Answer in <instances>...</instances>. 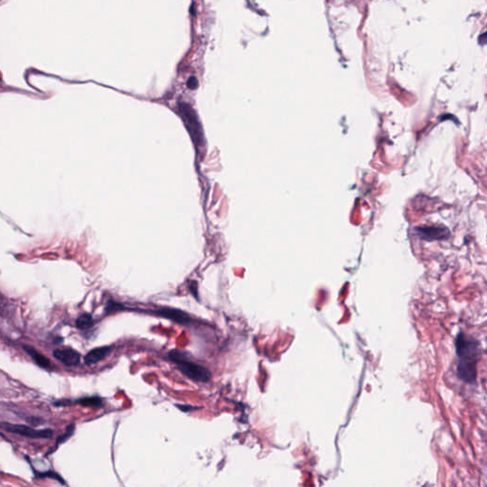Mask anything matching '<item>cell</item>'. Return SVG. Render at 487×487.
Listing matches in <instances>:
<instances>
[{
	"mask_svg": "<svg viewBox=\"0 0 487 487\" xmlns=\"http://www.w3.org/2000/svg\"><path fill=\"white\" fill-rule=\"evenodd\" d=\"M188 353L177 350H172L168 354L169 359L174 363L180 371L188 379L196 383L208 382L212 378L211 371L205 367L188 359Z\"/></svg>",
	"mask_w": 487,
	"mask_h": 487,
	"instance_id": "obj_1",
	"label": "cell"
},
{
	"mask_svg": "<svg viewBox=\"0 0 487 487\" xmlns=\"http://www.w3.org/2000/svg\"><path fill=\"white\" fill-rule=\"evenodd\" d=\"M456 353L462 360L479 361L480 356L479 342L466 334L460 332L456 338Z\"/></svg>",
	"mask_w": 487,
	"mask_h": 487,
	"instance_id": "obj_2",
	"label": "cell"
},
{
	"mask_svg": "<svg viewBox=\"0 0 487 487\" xmlns=\"http://www.w3.org/2000/svg\"><path fill=\"white\" fill-rule=\"evenodd\" d=\"M3 428L10 433L17 434L29 439H50L53 433L50 428L35 429L24 425H15L9 423H3Z\"/></svg>",
	"mask_w": 487,
	"mask_h": 487,
	"instance_id": "obj_3",
	"label": "cell"
},
{
	"mask_svg": "<svg viewBox=\"0 0 487 487\" xmlns=\"http://www.w3.org/2000/svg\"><path fill=\"white\" fill-rule=\"evenodd\" d=\"M144 313L171 320V321L178 324V325H187L191 323L190 316L188 315L187 312H185L184 310H181L179 308H156V309L144 310Z\"/></svg>",
	"mask_w": 487,
	"mask_h": 487,
	"instance_id": "obj_4",
	"label": "cell"
},
{
	"mask_svg": "<svg viewBox=\"0 0 487 487\" xmlns=\"http://www.w3.org/2000/svg\"><path fill=\"white\" fill-rule=\"evenodd\" d=\"M477 361L461 360L457 367V375L467 384H475L477 380Z\"/></svg>",
	"mask_w": 487,
	"mask_h": 487,
	"instance_id": "obj_5",
	"label": "cell"
},
{
	"mask_svg": "<svg viewBox=\"0 0 487 487\" xmlns=\"http://www.w3.org/2000/svg\"><path fill=\"white\" fill-rule=\"evenodd\" d=\"M52 356L67 367H77L81 361L80 353L71 347L54 350Z\"/></svg>",
	"mask_w": 487,
	"mask_h": 487,
	"instance_id": "obj_6",
	"label": "cell"
},
{
	"mask_svg": "<svg viewBox=\"0 0 487 487\" xmlns=\"http://www.w3.org/2000/svg\"><path fill=\"white\" fill-rule=\"evenodd\" d=\"M421 238L432 241V240L445 239L449 235V231L443 226H432V227H421L416 229Z\"/></svg>",
	"mask_w": 487,
	"mask_h": 487,
	"instance_id": "obj_7",
	"label": "cell"
},
{
	"mask_svg": "<svg viewBox=\"0 0 487 487\" xmlns=\"http://www.w3.org/2000/svg\"><path fill=\"white\" fill-rule=\"evenodd\" d=\"M112 351L111 345H104L93 349L89 351L84 357V362L87 366H94L99 363L100 361L105 359Z\"/></svg>",
	"mask_w": 487,
	"mask_h": 487,
	"instance_id": "obj_8",
	"label": "cell"
},
{
	"mask_svg": "<svg viewBox=\"0 0 487 487\" xmlns=\"http://www.w3.org/2000/svg\"><path fill=\"white\" fill-rule=\"evenodd\" d=\"M22 349L39 368H44V369H49L51 368L50 360L45 357L41 353H39L38 351H35L34 347L27 344H23Z\"/></svg>",
	"mask_w": 487,
	"mask_h": 487,
	"instance_id": "obj_9",
	"label": "cell"
},
{
	"mask_svg": "<svg viewBox=\"0 0 487 487\" xmlns=\"http://www.w3.org/2000/svg\"><path fill=\"white\" fill-rule=\"evenodd\" d=\"M73 404H80L85 407L100 408L104 405V402L102 398H100L99 396H87L73 401Z\"/></svg>",
	"mask_w": 487,
	"mask_h": 487,
	"instance_id": "obj_10",
	"label": "cell"
},
{
	"mask_svg": "<svg viewBox=\"0 0 487 487\" xmlns=\"http://www.w3.org/2000/svg\"><path fill=\"white\" fill-rule=\"evenodd\" d=\"M94 318L92 316V314H90V313H83V314H81L80 316L77 318V322H76V325H77V328L78 329H81V330L90 329V328H92L94 326Z\"/></svg>",
	"mask_w": 487,
	"mask_h": 487,
	"instance_id": "obj_11",
	"label": "cell"
},
{
	"mask_svg": "<svg viewBox=\"0 0 487 487\" xmlns=\"http://www.w3.org/2000/svg\"><path fill=\"white\" fill-rule=\"evenodd\" d=\"M33 471H34V474L35 475L36 478H39V479H54L56 481H58L59 483H62V484H66V481L64 480V479L60 476L59 474H57L55 471L48 470L44 471V472H41V471L36 470L34 469L33 467Z\"/></svg>",
	"mask_w": 487,
	"mask_h": 487,
	"instance_id": "obj_12",
	"label": "cell"
},
{
	"mask_svg": "<svg viewBox=\"0 0 487 487\" xmlns=\"http://www.w3.org/2000/svg\"><path fill=\"white\" fill-rule=\"evenodd\" d=\"M75 429H76L75 425H71V426H68V428H67V429H66V432H65L64 434H62L61 436H59L58 438H57L56 443H55V445H54L52 448H51V450H50L48 453L46 454V455H49V454H51L52 452H54V451H55V450L58 448V446H59L60 445L64 444L66 441H68V439L74 435V433H75Z\"/></svg>",
	"mask_w": 487,
	"mask_h": 487,
	"instance_id": "obj_13",
	"label": "cell"
},
{
	"mask_svg": "<svg viewBox=\"0 0 487 487\" xmlns=\"http://www.w3.org/2000/svg\"><path fill=\"white\" fill-rule=\"evenodd\" d=\"M120 310H129V308H126L123 304H119V303L114 302L112 300L108 301L107 306H106V313L107 314H110V313L115 312V311H120Z\"/></svg>",
	"mask_w": 487,
	"mask_h": 487,
	"instance_id": "obj_14",
	"label": "cell"
},
{
	"mask_svg": "<svg viewBox=\"0 0 487 487\" xmlns=\"http://www.w3.org/2000/svg\"><path fill=\"white\" fill-rule=\"evenodd\" d=\"M175 406H176L177 408H179L180 410L182 411V412H190V411L193 410V409H196L195 407H192V406H190V405L179 404V403L175 404Z\"/></svg>",
	"mask_w": 487,
	"mask_h": 487,
	"instance_id": "obj_15",
	"label": "cell"
},
{
	"mask_svg": "<svg viewBox=\"0 0 487 487\" xmlns=\"http://www.w3.org/2000/svg\"><path fill=\"white\" fill-rule=\"evenodd\" d=\"M188 86L190 89H195L197 87V80L195 77H191L188 80Z\"/></svg>",
	"mask_w": 487,
	"mask_h": 487,
	"instance_id": "obj_16",
	"label": "cell"
},
{
	"mask_svg": "<svg viewBox=\"0 0 487 487\" xmlns=\"http://www.w3.org/2000/svg\"><path fill=\"white\" fill-rule=\"evenodd\" d=\"M479 43L481 45H486L487 44V32L484 34H481L479 36Z\"/></svg>",
	"mask_w": 487,
	"mask_h": 487,
	"instance_id": "obj_17",
	"label": "cell"
}]
</instances>
